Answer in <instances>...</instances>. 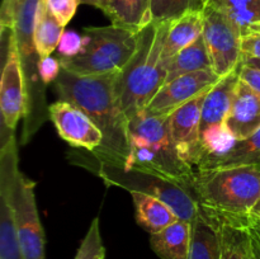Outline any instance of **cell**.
<instances>
[{"mask_svg":"<svg viewBox=\"0 0 260 259\" xmlns=\"http://www.w3.org/2000/svg\"><path fill=\"white\" fill-rule=\"evenodd\" d=\"M63 28L47 7L46 0H40L35 23V42L41 58L51 56L53 51L57 50Z\"/></svg>","mask_w":260,"mask_h":259,"instance_id":"obj_26","label":"cell"},{"mask_svg":"<svg viewBox=\"0 0 260 259\" xmlns=\"http://www.w3.org/2000/svg\"><path fill=\"white\" fill-rule=\"evenodd\" d=\"M208 2V0H206V3H207Z\"/></svg>","mask_w":260,"mask_h":259,"instance_id":"obj_39","label":"cell"},{"mask_svg":"<svg viewBox=\"0 0 260 259\" xmlns=\"http://www.w3.org/2000/svg\"><path fill=\"white\" fill-rule=\"evenodd\" d=\"M241 58H260V32L244 36L241 40Z\"/></svg>","mask_w":260,"mask_h":259,"instance_id":"obj_33","label":"cell"},{"mask_svg":"<svg viewBox=\"0 0 260 259\" xmlns=\"http://www.w3.org/2000/svg\"><path fill=\"white\" fill-rule=\"evenodd\" d=\"M202 35L203 10L202 12L185 13L177 19L169 20L167 35H165L164 47H162L164 62L177 55L183 48L192 45Z\"/></svg>","mask_w":260,"mask_h":259,"instance_id":"obj_19","label":"cell"},{"mask_svg":"<svg viewBox=\"0 0 260 259\" xmlns=\"http://www.w3.org/2000/svg\"><path fill=\"white\" fill-rule=\"evenodd\" d=\"M40 0H24L18 12L14 35L25 88V113L20 144H27L47 119L50 106L46 101V84L40 74L41 56L35 42V23Z\"/></svg>","mask_w":260,"mask_h":259,"instance_id":"obj_4","label":"cell"},{"mask_svg":"<svg viewBox=\"0 0 260 259\" xmlns=\"http://www.w3.org/2000/svg\"><path fill=\"white\" fill-rule=\"evenodd\" d=\"M246 215V213H245ZM246 220V216H245ZM248 243H246V259H260V236L255 229L248 222Z\"/></svg>","mask_w":260,"mask_h":259,"instance_id":"obj_34","label":"cell"},{"mask_svg":"<svg viewBox=\"0 0 260 259\" xmlns=\"http://www.w3.org/2000/svg\"><path fill=\"white\" fill-rule=\"evenodd\" d=\"M84 48V38L79 33L74 30L63 32L60 42L57 46V58H69L75 57L83 51Z\"/></svg>","mask_w":260,"mask_h":259,"instance_id":"obj_29","label":"cell"},{"mask_svg":"<svg viewBox=\"0 0 260 259\" xmlns=\"http://www.w3.org/2000/svg\"><path fill=\"white\" fill-rule=\"evenodd\" d=\"M117 71L102 75H76L61 68L52 84L60 101L83 109L103 134L94 159L127 165L129 161V119L117 102Z\"/></svg>","mask_w":260,"mask_h":259,"instance_id":"obj_1","label":"cell"},{"mask_svg":"<svg viewBox=\"0 0 260 259\" xmlns=\"http://www.w3.org/2000/svg\"><path fill=\"white\" fill-rule=\"evenodd\" d=\"M14 131L2 127L0 149V259H23L15 226L13 193L19 174Z\"/></svg>","mask_w":260,"mask_h":259,"instance_id":"obj_8","label":"cell"},{"mask_svg":"<svg viewBox=\"0 0 260 259\" xmlns=\"http://www.w3.org/2000/svg\"><path fill=\"white\" fill-rule=\"evenodd\" d=\"M225 124L236 140L246 139L260 128V94L243 79L239 80Z\"/></svg>","mask_w":260,"mask_h":259,"instance_id":"obj_15","label":"cell"},{"mask_svg":"<svg viewBox=\"0 0 260 259\" xmlns=\"http://www.w3.org/2000/svg\"><path fill=\"white\" fill-rule=\"evenodd\" d=\"M61 71V63L57 57L53 56H47V57L41 58L40 61V74L43 83L46 85L55 83L56 79L58 78Z\"/></svg>","mask_w":260,"mask_h":259,"instance_id":"obj_32","label":"cell"},{"mask_svg":"<svg viewBox=\"0 0 260 259\" xmlns=\"http://www.w3.org/2000/svg\"><path fill=\"white\" fill-rule=\"evenodd\" d=\"M95 173L108 187L123 188L129 193L137 192L152 196L167 203L178 217L192 223L200 208V202L192 184L174 180L165 175L136 167L94 159Z\"/></svg>","mask_w":260,"mask_h":259,"instance_id":"obj_5","label":"cell"},{"mask_svg":"<svg viewBox=\"0 0 260 259\" xmlns=\"http://www.w3.org/2000/svg\"><path fill=\"white\" fill-rule=\"evenodd\" d=\"M192 187L198 202L218 212L249 213L260 200V168L196 170Z\"/></svg>","mask_w":260,"mask_h":259,"instance_id":"obj_6","label":"cell"},{"mask_svg":"<svg viewBox=\"0 0 260 259\" xmlns=\"http://www.w3.org/2000/svg\"><path fill=\"white\" fill-rule=\"evenodd\" d=\"M169 116L142 111L129 119V161L127 167L132 165L192 184L196 169L180 156L175 146Z\"/></svg>","mask_w":260,"mask_h":259,"instance_id":"obj_3","label":"cell"},{"mask_svg":"<svg viewBox=\"0 0 260 259\" xmlns=\"http://www.w3.org/2000/svg\"><path fill=\"white\" fill-rule=\"evenodd\" d=\"M240 79L248 83L254 90L260 94V70L253 66H248L241 62L240 66Z\"/></svg>","mask_w":260,"mask_h":259,"instance_id":"obj_35","label":"cell"},{"mask_svg":"<svg viewBox=\"0 0 260 259\" xmlns=\"http://www.w3.org/2000/svg\"><path fill=\"white\" fill-rule=\"evenodd\" d=\"M221 79L213 70L184 74L168 81L152 98L145 111L151 114H172L177 108L210 90Z\"/></svg>","mask_w":260,"mask_h":259,"instance_id":"obj_13","label":"cell"},{"mask_svg":"<svg viewBox=\"0 0 260 259\" xmlns=\"http://www.w3.org/2000/svg\"><path fill=\"white\" fill-rule=\"evenodd\" d=\"M188 259H221L220 222L215 211L201 205L192 221V239Z\"/></svg>","mask_w":260,"mask_h":259,"instance_id":"obj_17","label":"cell"},{"mask_svg":"<svg viewBox=\"0 0 260 259\" xmlns=\"http://www.w3.org/2000/svg\"><path fill=\"white\" fill-rule=\"evenodd\" d=\"M50 119L61 139L70 146L94 152L103 142V134L98 126L75 104L65 101L50 104Z\"/></svg>","mask_w":260,"mask_h":259,"instance_id":"obj_12","label":"cell"},{"mask_svg":"<svg viewBox=\"0 0 260 259\" xmlns=\"http://www.w3.org/2000/svg\"><path fill=\"white\" fill-rule=\"evenodd\" d=\"M241 62L248 66H253L260 70V58H241Z\"/></svg>","mask_w":260,"mask_h":259,"instance_id":"obj_37","label":"cell"},{"mask_svg":"<svg viewBox=\"0 0 260 259\" xmlns=\"http://www.w3.org/2000/svg\"><path fill=\"white\" fill-rule=\"evenodd\" d=\"M3 70L0 81L2 127L15 131L25 113V88L14 28H2Z\"/></svg>","mask_w":260,"mask_h":259,"instance_id":"obj_10","label":"cell"},{"mask_svg":"<svg viewBox=\"0 0 260 259\" xmlns=\"http://www.w3.org/2000/svg\"><path fill=\"white\" fill-rule=\"evenodd\" d=\"M240 66L241 62L228 75L221 76L206 95L201 111L200 137L206 130L225 124L240 80Z\"/></svg>","mask_w":260,"mask_h":259,"instance_id":"obj_16","label":"cell"},{"mask_svg":"<svg viewBox=\"0 0 260 259\" xmlns=\"http://www.w3.org/2000/svg\"><path fill=\"white\" fill-rule=\"evenodd\" d=\"M23 2L24 0H3L0 8V28H14Z\"/></svg>","mask_w":260,"mask_h":259,"instance_id":"obj_31","label":"cell"},{"mask_svg":"<svg viewBox=\"0 0 260 259\" xmlns=\"http://www.w3.org/2000/svg\"><path fill=\"white\" fill-rule=\"evenodd\" d=\"M36 183L19 172L13 193L15 226L23 259H46V238L36 203Z\"/></svg>","mask_w":260,"mask_h":259,"instance_id":"obj_11","label":"cell"},{"mask_svg":"<svg viewBox=\"0 0 260 259\" xmlns=\"http://www.w3.org/2000/svg\"><path fill=\"white\" fill-rule=\"evenodd\" d=\"M81 4L91 5L94 8H98L102 12H104V9L107 8V4H108V0H80Z\"/></svg>","mask_w":260,"mask_h":259,"instance_id":"obj_36","label":"cell"},{"mask_svg":"<svg viewBox=\"0 0 260 259\" xmlns=\"http://www.w3.org/2000/svg\"><path fill=\"white\" fill-rule=\"evenodd\" d=\"M206 4L228 14L243 37L260 32V0H208Z\"/></svg>","mask_w":260,"mask_h":259,"instance_id":"obj_25","label":"cell"},{"mask_svg":"<svg viewBox=\"0 0 260 259\" xmlns=\"http://www.w3.org/2000/svg\"><path fill=\"white\" fill-rule=\"evenodd\" d=\"M106 255L103 240H102L99 218L95 217L91 221L88 233L84 236L80 246L74 259H101Z\"/></svg>","mask_w":260,"mask_h":259,"instance_id":"obj_28","label":"cell"},{"mask_svg":"<svg viewBox=\"0 0 260 259\" xmlns=\"http://www.w3.org/2000/svg\"><path fill=\"white\" fill-rule=\"evenodd\" d=\"M101 259H104V258H101Z\"/></svg>","mask_w":260,"mask_h":259,"instance_id":"obj_40","label":"cell"},{"mask_svg":"<svg viewBox=\"0 0 260 259\" xmlns=\"http://www.w3.org/2000/svg\"><path fill=\"white\" fill-rule=\"evenodd\" d=\"M131 196L135 203V210H136L137 223L147 233H150V235L159 233L180 220L177 213L167 203L152 196L137 192H132Z\"/></svg>","mask_w":260,"mask_h":259,"instance_id":"obj_22","label":"cell"},{"mask_svg":"<svg viewBox=\"0 0 260 259\" xmlns=\"http://www.w3.org/2000/svg\"><path fill=\"white\" fill-rule=\"evenodd\" d=\"M168 25L169 20L152 22L145 27L139 33V47L135 55L117 71L114 91L128 119L145 111L167 81L162 47Z\"/></svg>","mask_w":260,"mask_h":259,"instance_id":"obj_2","label":"cell"},{"mask_svg":"<svg viewBox=\"0 0 260 259\" xmlns=\"http://www.w3.org/2000/svg\"><path fill=\"white\" fill-rule=\"evenodd\" d=\"M104 14L111 24L140 33L152 23L151 0H108Z\"/></svg>","mask_w":260,"mask_h":259,"instance_id":"obj_20","label":"cell"},{"mask_svg":"<svg viewBox=\"0 0 260 259\" xmlns=\"http://www.w3.org/2000/svg\"><path fill=\"white\" fill-rule=\"evenodd\" d=\"M215 213L220 222L221 259H246L248 226L245 213L239 215L218 211Z\"/></svg>","mask_w":260,"mask_h":259,"instance_id":"obj_21","label":"cell"},{"mask_svg":"<svg viewBox=\"0 0 260 259\" xmlns=\"http://www.w3.org/2000/svg\"><path fill=\"white\" fill-rule=\"evenodd\" d=\"M251 212L256 213V215H260V200L258 201V202H256V205L254 206V208H253V211H251Z\"/></svg>","mask_w":260,"mask_h":259,"instance_id":"obj_38","label":"cell"},{"mask_svg":"<svg viewBox=\"0 0 260 259\" xmlns=\"http://www.w3.org/2000/svg\"><path fill=\"white\" fill-rule=\"evenodd\" d=\"M167 68V81H172L173 79L182 76L184 74L194 73L201 70H212L210 53L206 46L203 35L194 41L192 45L183 48L182 51L165 61Z\"/></svg>","mask_w":260,"mask_h":259,"instance_id":"obj_23","label":"cell"},{"mask_svg":"<svg viewBox=\"0 0 260 259\" xmlns=\"http://www.w3.org/2000/svg\"><path fill=\"white\" fill-rule=\"evenodd\" d=\"M46 4L58 22L66 27L74 18L79 4L81 3L80 0H46Z\"/></svg>","mask_w":260,"mask_h":259,"instance_id":"obj_30","label":"cell"},{"mask_svg":"<svg viewBox=\"0 0 260 259\" xmlns=\"http://www.w3.org/2000/svg\"><path fill=\"white\" fill-rule=\"evenodd\" d=\"M246 165L260 168V128L251 136L244 140H238L225 155L201 165L196 170L222 169V168L246 167Z\"/></svg>","mask_w":260,"mask_h":259,"instance_id":"obj_24","label":"cell"},{"mask_svg":"<svg viewBox=\"0 0 260 259\" xmlns=\"http://www.w3.org/2000/svg\"><path fill=\"white\" fill-rule=\"evenodd\" d=\"M208 91L183 104L169 116L170 132L175 146L180 156L194 169L201 163V111Z\"/></svg>","mask_w":260,"mask_h":259,"instance_id":"obj_14","label":"cell"},{"mask_svg":"<svg viewBox=\"0 0 260 259\" xmlns=\"http://www.w3.org/2000/svg\"><path fill=\"white\" fill-rule=\"evenodd\" d=\"M206 0H151V13L154 22H167L177 19L189 12H202Z\"/></svg>","mask_w":260,"mask_h":259,"instance_id":"obj_27","label":"cell"},{"mask_svg":"<svg viewBox=\"0 0 260 259\" xmlns=\"http://www.w3.org/2000/svg\"><path fill=\"white\" fill-rule=\"evenodd\" d=\"M192 239V223L178 220L164 230L151 234L150 245L160 259H188Z\"/></svg>","mask_w":260,"mask_h":259,"instance_id":"obj_18","label":"cell"},{"mask_svg":"<svg viewBox=\"0 0 260 259\" xmlns=\"http://www.w3.org/2000/svg\"><path fill=\"white\" fill-rule=\"evenodd\" d=\"M84 48L78 56L58 58L61 68L76 75H102L119 71L139 47V33L117 25L86 27Z\"/></svg>","mask_w":260,"mask_h":259,"instance_id":"obj_7","label":"cell"},{"mask_svg":"<svg viewBox=\"0 0 260 259\" xmlns=\"http://www.w3.org/2000/svg\"><path fill=\"white\" fill-rule=\"evenodd\" d=\"M203 37L218 76L228 75L241 62L240 29L222 10L208 4L203 9Z\"/></svg>","mask_w":260,"mask_h":259,"instance_id":"obj_9","label":"cell"}]
</instances>
